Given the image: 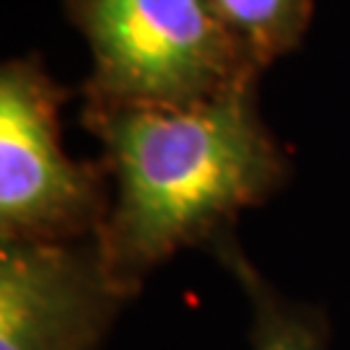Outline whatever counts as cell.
<instances>
[{
    "label": "cell",
    "mask_w": 350,
    "mask_h": 350,
    "mask_svg": "<svg viewBox=\"0 0 350 350\" xmlns=\"http://www.w3.org/2000/svg\"><path fill=\"white\" fill-rule=\"evenodd\" d=\"M112 200L99 250L135 299L150 273L192 247L234 237L239 215L286 185L291 159L265 125L257 86L187 107H88Z\"/></svg>",
    "instance_id": "obj_1"
},
{
    "label": "cell",
    "mask_w": 350,
    "mask_h": 350,
    "mask_svg": "<svg viewBox=\"0 0 350 350\" xmlns=\"http://www.w3.org/2000/svg\"><path fill=\"white\" fill-rule=\"evenodd\" d=\"M60 86L39 57L0 70V244L96 239L112 187L104 163L75 161L63 148Z\"/></svg>",
    "instance_id": "obj_3"
},
{
    "label": "cell",
    "mask_w": 350,
    "mask_h": 350,
    "mask_svg": "<svg viewBox=\"0 0 350 350\" xmlns=\"http://www.w3.org/2000/svg\"><path fill=\"white\" fill-rule=\"evenodd\" d=\"M127 301L96 239L0 244V350H101Z\"/></svg>",
    "instance_id": "obj_4"
},
{
    "label": "cell",
    "mask_w": 350,
    "mask_h": 350,
    "mask_svg": "<svg viewBox=\"0 0 350 350\" xmlns=\"http://www.w3.org/2000/svg\"><path fill=\"white\" fill-rule=\"evenodd\" d=\"M68 18L91 52L88 107H187L262 75L213 0H68Z\"/></svg>",
    "instance_id": "obj_2"
},
{
    "label": "cell",
    "mask_w": 350,
    "mask_h": 350,
    "mask_svg": "<svg viewBox=\"0 0 350 350\" xmlns=\"http://www.w3.org/2000/svg\"><path fill=\"white\" fill-rule=\"evenodd\" d=\"M211 252L247 293L252 306L250 350H329L325 314L278 293L244 254L237 234Z\"/></svg>",
    "instance_id": "obj_5"
},
{
    "label": "cell",
    "mask_w": 350,
    "mask_h": 350,
    "mask_svg": "<svg viewBox=\"0 0 350 350\" xmlns=\"http://www.w3.org/2000/svg\"><path fill=\"white\" fill-rule=\"evenodd\" d=\"M213 5L262 70L299 47L314 13V0H213Z\"/></svg>",
    "instance_id": "obj_6"
}]
</instances>
